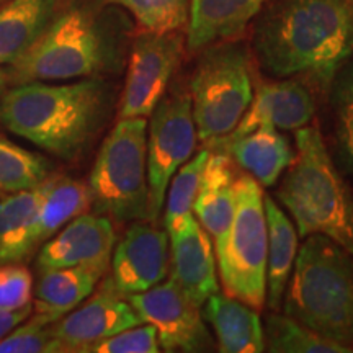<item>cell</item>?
I'll return each instance as SVG.
<instances>
[{"label": "cell", "mask_w": 353, "mask_h": 353, "mask_svg": "<svg viewBox=\"0 0 353 353\" xmlns=\"http://www.w3.org/2000/svg\"><path fill=\"white\" fill-rule=\"evenodd\" d=\"M254 48L270 76H306L325 90L353 52L348 0H273L255 26Z\"/></svg>", "instance_id": "cell-1"}, {"label": "cell", "mask_w": 353, "mask_h": 353, "mask_svg": "<svg viewBox=\"0 0 353 353\" xmlns=\"http://www.w3.org/2000/svg\"><path fill=\"white\" fill-rule=\"evenodd\" d=\"M112 105V90L99 77L59 85L26 82L2 97L0 121L13 134L70 161L99 134Z\"/></svg>", "instance_id": "cell-2"}, {"label": "cell", "mask_w": 353, "mask_h": 353, "mask_svg": "<svg viewBox=\"0 0 353 353\" xmlns=\"http://www.w3.org/2000/svg\"><path fill=\"white\" fill-rule=\"evenodd\" d=\"M296 152L276 196L293 216L298 236L322 234L353 255V190L327 151L321 131L299 128Z\"/></svg>", "instance_id": "cell-3"}, {"label": "cell", "mask_w": 353, "mask_h": 353, "mask_svg": "<svg viewBox=\"0 0 353 353\" xmlns=\"http://www.w3.org/2000/svg\"><path fill=\"white\" fill-rule=\"evenodd\" d=\"M283 298L286 316L353 345V255L337 242L322 234L304 237Z\"/></svg>", "instance_id": "cell-4"}, {"label": "cell", "mask_w": 353, "mask_h": 353, "mask_svg": "<svg viewBox=\"0 0 353 353\" xmlns=\"http://www.w3.org/2000/svg\"><path fill=\"white\" fill-rule=\"evenodd\" d=\"M112 50L94 12L70 8L61 12L32 46L13 61L8 81H70L94 77L108 68Z\"/></svg>", "instance_id": "cell-5"}, {"label": "cell", "mask_w": 353, "mask_h": 353, "mask_svg": "<svg viewBox=\"0 0 353 353\" xmlns=\"http://www.w3.org/2000/svg\"><path fill=\"white\" fill-rule=\"evenodd\" d=\"M88 188L92 203L108 218L149 221L148 121L120 118L101 144Z\"/></svg>", "instance_id": "cell-6"}, {"label": "cell", "mask_w": 353, "mask_h": 353, "mask_svg": "<svg viewBox=\"0 0 353 353\" xmlns=\"http://www.w3.org/2000/svg\"><path fill=\"white\" fill-rule=\"evenodd\" d=\"M267 244L262 185L252 175L237 176L231 228L214 252L228 296L255 311L267 301Z\"/></svg>", "instance_id": "cell-7"}, {"label": "cell", "mask_w": 353, "mask_h": 353, "mask_svg": "<svg viewBox=\"0 0 353 353\" xmlns=\"http://www.w3.org/2000/svg\"><path fill=\"white\" fill-rule=\"evenodd\" d=\"M198 139L210 143L231 132L252 101V65L242 44L205 48L190 79Z\"/></svg>", "instance_id": "cell-8"}, {"label": "cell", "mask_w": 353, "mask_h": 353, "mask_svg": "<svg viewBox=\"0 0 353 353\" xmlns=\"http://www.w3.org/2000/svg\"><path fill=\"white\" fill-rule=\"evenodd\" d=\"M196 126L192 95L176 87L162 97L151 113L148 134L149 221L156 223L162 213L172 176L196 149Z\"/></svg>", "instance_id": "cell-9"}, {"label": "cell", "mask_w": 353, "mask_h": 353, "mask_svg": "<svg viewBox=\"0 0 353 353\" xmlns=\"http://www.w3.org/2000/svg\"><path fill=\"white\" fill-rule=\"evenodd\" d=\"M185 43L180 32H143L132 43L123 88L120 118L151 117L152 110L167 94L174 74L183 59Z\"/></svg>", "instance_id": "cell-10"}, {"label": "cell", "mask_w": 353, "mask_h": 353, "mask_svg": "<svg viewBox=\"0 0 353 353\" xmlns=\"http://www.w3.org/2000/svg\"><path fill=\"white\" fill-rule=\"evenodd\" d=\"M143 322L157 330L159 345L164 352H210L214 348L200 306L193 303L174 280L151 290L126 296Z\"/></svg>", "instance_id": "cell-11"}, {"label": "cell", "mask_w": 353, "mask_h": 353, "mask_svg": "<svg viewBox=\"0 0 353 353\" xmlns=\"http://www.w3.org/2000/svg\"><path fill=\"white\" fill-rule=\"evenodd\" d=\"M112 273L105 280L121 296L143 293L169 275V234L148 223H134L114 247Z\"/></svg>", "instance_id": "cell-12"}, {"label": "cell", "mask_w": 353, "mask_h": 353, "mask_svg": "<svg viewBox=\"0 0 353 353\" xmlns=\"http://www.w3.org/2000/svg\"><path fill=\"white\" fill-rule=\"evenodd\" d=\"M143 324L130 301L107 283L85 304L52 324L59 352H88L92 345L132 325Z\"/></svg>", "instance_id": "cell-13"}, {"label": "cell", "mask_w": 353, "mask_h": 353, "mask_svg": "<svg viewBox=\"0 0 353 353\" xmlns=\"http://www.w3.org/2000/svg\"><path fill=\"white\" fill-rule=\"evenodd\" d=\"M316 103L311 90L301 81L260 82L249 108L237 126L223 136L210 141L208 148L219 151L223 145L249 134L255 128L272 125L276 130H299L314 118Z\"/></svg>", "instance_id": "cell-14"}, {"label": "cell", "mask_w": 353, "mask_h": 353, "mask_svg": "<svg viewBox=\"0 0 353 353\" xmlns=\"http://www.w3.org/2000/svg\"><path fill=\"white\" fill-rule=\"evenodd\" d=\"M114 242L117 232L112 218L82 213L56 232V237L46 241L37 260L38 272L79 265L108 270Z\"/></svg>", "instance_id": "cell-15"}, {"label": "cell", "mask_w": 353, "mask_h": 353, "mask_svg": "<svg viewBox=\"0 0 353 353\" xmlns=\"http://www.w3.org/2000/svg\"><path fill=\"white\" fill-rule=\"evenodd\" d=\"M170 265L172 280L200 307L211 294L219 293L213 241L193 216L170 236Z\"/></svg>", "instance_id": "cell-16"}, {"label": "cell", "mask_w": 353, "mask_h": 353, "mask_svg": "<svg viewBox=\"0 0 353 353\" xmlns=\"http://www.w3.org/2000/svg\"><path fill=\"white\" fill-rule=\"evenodd\" d=\"M273 0H190L187 48L196 52L232 39Z\"/></svg>", "instance_id": "cell-17"}, {"label": "cell", "mask_w": 353, "mask_h": 353, "mask_svg": "<svg viewBox=\"0 0 353 353\" xmlns=\"http://www.w3.org/2000/svg\"><path fill=\"white\" fill-rule=\"evenodd\" d=\"M236 170L228 154L214 152L206 161L193 214L213 237L214 247L223 242L236 211Z\"/></svg>", "instance_id": "cell-18"}, {"label": "cell", "mask_w": 353, "mask_h": 353, "mask_svg": "<svg viewBox=\"0 0 353 353\" xmlns=\"http://www.w3.org/2000/svg\"><path fill=\"white\" fill-rule=\"evenodd\" d=\"M105 272L103 268L85 265L39 272L33 291L34 316L54 324L90 296Z\"/></svg>", "instance_id": "cell-19"}, {"label": "cell", "mask_w": 353, "mask_h": 353, "mask_svg": "<svg viewBox=\"0 0 353 353\" xmlns=\"http://www.w3.org/2000/svg\"><path fill=\"white\" fill-rule=\"evenodd\" d=\"M216 152H224L262 187L275 185L294 159L288 139L275 126L262 125Z\"/></svg>", "instance_id": "cell-20"}, {"label": "cell", "mask_w": 353, "mask_h": 353, "mask_svg": "<svg viewBox=\"0 0 353 353\" xmlns=\"http://www.w3.org/2000/svg\"><path fill=\"white\" fill-rule=\"evenodd\" d=\"M203 317L210 322L223 353L265 352L263 325L257 311L224 294H211L203 304Z\"/></svg>", "instance_id": "cell-21"}, {"label": "cell", "mask_w": 353, "mask_h": 353, "mask_svg": "<svg viewBox=\"0 0 353 353\" xmlns=\"http://www.w3.org/2000/svg\"><path fill=\"white\" fill-rule=\"evenodd\" d=\"M63 0H10L0 8V65L28 50L61 13Z\"/></svg>", "instance_id": "cell-22"}, {"label": "cell", "mask_w": 353, "mask_h": 353, "mask_svg": "<svg viewBox=\"0 0 353 353\" xmlns=\"http://www.w3.org/2000/svg\"><path fill=\"white\" fill-rule=\"evenodd\" d=\"M267 218V303L272 311L283 304L294 259L298 254V231L278 203L270 195H263Z\"/></svg>", "instance_id": "cell-23"}, {"label": "cell", "mask_w": 353, "mask_h": 353, "mask_svg": "<svg viewBox=\"0 0 353 353\" xmlns=\"http://www.w3.org/2000/svg\"><path fill=\"white\" fill-rule=\"evenodd\" d=\"M50 179L38 187L12 193L0 201V267L21 262L34 250V223Z\"/></svg>", "instance_id": "cell-24"}, {"label": "cell", "mask_w": 353, "mask_h": 353, "mask_svg": "<svg viewBox=\"0 0 353 353\" xmlns=\"http://www.w3.org/2000/svg\"><path fill=\"white\" fill-rule=\"evenodd\" d=\"M90 205L92 193L87 183L68 176H51L34 223V249L50 241L69 221L85 213Z\"/></svg>", "instance_id": "cell-25"}, {"label": "cell", "mask_w": 353, "mask_h": 353, "mask_svg": "<svg viewBox=\"0 0 353 353\" xmlns=\"http://www.w3.org/2000/svg\"><path fill=\"white\" fill-rule=\"evenodd\" d=\"M265 350L273 353H348L353 348L322 337L290 316L270 312L263 324Z\"/></svg>", "instance_id": "cell-26"}, {"label": "cell", "mask_w": 353, "mask_h": 353, "mask_svg": "<svg viewBox=\"0 0 353 353\" xmlns=\"http://www.w3.org/2000/svg\"><path fill=\"white\" fill-rule=\"evenodd\" d=\"M210 157V149H203L193 159H188L185 164L172 176L167 187L164 226L167 234L174 236L180 231L185 221L193 216L198 190H200L203 170Z\"/></svg>", "instance_id": "cell-27"}, {"label": "cell", "mask_w": 353, "mask_h": 353, "mask_svg": "<svg viewBox=\"0 0 353 353\" xmlns=\"http://www.w3.org/2000/svg\"><path fill=\"white\" fill-rule=\"evenodd\" d=\"M51 162L0 136V193L25 192L50 179Z\"/></svg>", "instance_id": "cell-28"}, {"label": "cell", "mask_w": 353, "mask_h": 353, "mask_svg": "<svg viewBox=\"0 0 353 353\" xmlns=\"http://www.w3.org/2000/svg\"><path fill=\"white\" fill-rule=\"evenodd\" d=\"M329 88L335 149L343 169L353 175V61L337 70Z\"/></svg>", "instance_id": "cell-29"}, {"label": "cell", "mask_w": 353, "mask_h": 353, "mask_svg": "<svg viewBox=\"0 0 353 353\" xmlns=\"http://www.w3.org/2000/svg\"><path fill=\"white\" fill-rule=\"evenodd\" d=\"M126 8L143 32L172 33L187 28L190 0H108Z\"/></svg>", "instance_id": "cell-30"}, {"label": "cell", "mask_w": 353, "mask_h": 353, "mask_svg": "<svg viewBox=\"0 0 353 353\" xmlns=\"http://www.w3.org/2000/svg\"><path fill=\"white\" fill-rule=\"evenodd\" d=\"M59 345L52 335V324L30 316L0 341V353H57Z\"/></svg>", "instance_id": "cell-31"}, {"label": "cell", "mask_w": 353, "mask_h": 353, "mask_svg": "<svg viewBox=\"0 0 353 353\" xmlns=\"http://www.w3.org/2000/svg\"><path fill=\"white\" fill-rule=\"evenodd\" d=\"M33 276L23 265L7 263L0 267V311H20L32 306Z\"/></svg>", "instance_id": "cell-32"}, {"label": "cell", "mask_w": 353, "mask_h": 353, "mask_svg": "<svg viewBox=\"0 0 353 353\" xmlns=\"http://www.w3.org/2000/svg\"><path fill=\"white\" fill-rule=\"evenodd\" d=\"M92 353H159L157 330L152 324L132 325L130 329L110 335L90 347Z\"/></svg>", "instance_id": "cell-33"}, {"label": "cell", "mask_w": 353, "mask_h": 353, "mask_svg": "<svg viewBox=\"0 0 353 353\" xmlns=\"http://www.w3.org/2000/svg\"><path fill=\"white\" fill-rule=\"evenodd\" d=\"M33 312V306L23 307L20 311H0V341H2L6 335H8L12 332L17 325L21 324L25 319H28Z\"/></svg>", "instance_id": "cell-34"}, {"label": "cell", "mask_w": 353, "mask_h": 353, "mask_svg": "<svg viewBox=\"0 0 353 353\" xmlns=\"http://www.w3.org/2000/svg\"><path fill=\"white\" fill-rule=\"evenodd\" d=\"M7 82H8V76H7V72H3V70L0 69V95H2V92L6 90Z\"/></svg>", "instance_id": "cell-35"}, {"label": "cell", "mask_w": 353, "mask_h": 353, "mask_svg": "<svg viewBox=\"0 0 353 353\" xmlns=\"http://www.w3.org/2000/svg\"><path fill=\"white\" fill-rule=\"evenodd\" d=\"M348 7H350V19H352V33H353V0H348Z\"/></svg>", "instance_id": "cell-36"}]
</instances>
